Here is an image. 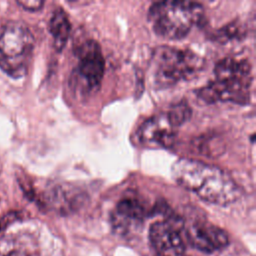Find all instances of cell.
Wrapping results in <instances>:
<instances>
[{
    "instance_id": "7c38bea8",
    "label": "cell",
    "mask_w": 256,
    "mask_h": 256,
    "mask_svg": "<svg viewBox=\"0 0 256 256\" xmlns=\"http://www.w3.org/2000/svg\"><path fill=\"white\" fill-rule=\"evenodd\" d=\"M166 114H167L169 120L171 121V123L176 128H178V127L182 126L184 123H186L187 121H189V119L191 118V115H192V110L186 102L182 101L180 103L173 105L171 107L170 111Z\"/></svg>"
},
{
    "instance_id": "ba28073f",
    "label": "cell",
    "mask_w": 256,
    "mask_h": 256,
    "mask_svg": "<svg viewBox=\"0 0 256 256\" xmlns=\"http://www.w3.org/2000/svg\"><path fill=\"white\" fill-rule=\"evenodd\" d=\"M176 129L167 114H159L146 120L139 128L137 136L145 146L170 148L176 140Z\"/></svg>"
},
{
    "instance_id": "7a4b0ae2",
    "label": "cell",
    "mask_w": 256,
    "mask_h": 256,
    "mask_svg": "<svg viewBox=\"0 0 256 256\" xmlns=\"http://www.w3.org/2000/svg\"><path fill=\"white\" fill-rule=\"evenodd\" d=\"M215 79L201 88L197 96L208 104L232 102L248 104L252 85V67L246 60L225 58L214 68Z\"/></svg>"
},
{
    "instance_id": "2e32d148",
    "label": "cell",
    "mask_w": 256,
    "mask_h": 256,
    "mask_svg": "<svg viewBox=\"0 0 256 256\" xmlns=\"http://www.w3.org/2000/svg\"><path fill=\"white\" fill-rule=\"evenodd\" d=\"M5 256H29L27 252L25 251H14V252H11Z\"/></svg>"
},
{
    "instance_id": "9a60e30c",
    "label": "cell",
    "mask_w": 256,
    "mask_h": 256,
    "mask_svg": "<svg viewBox=\"0 0 256 256\" xmlns=\"http://www.w3.org/2000/svg\"><path fill=\"white\" fill-rule=\"evenodd\" d=\"M19 219V214L17 212H9L3 217L0 218V234L7 229L8 226H10L12 223L17 221Z\"/></svg>"
},
{
    "instance_id": "52a82bcc",
    "label": "cell",
    "mask_w": 256,
    "mask_h": 256,
    "mask_svg": "<svg viewBox=\"0 0 256 256\" xmlns=\"http://www.w3.org/2000/svg\"><path fill=\"white\" fill-rule=\"evenodd\" d=\"M183 222L176 216L153 223L149 239L158 256H185V243L181 236Z\"/></svg>"
},
{
    "instance_id": "6da1fadb",
    "label": "cell",
    "mask_w": 256,
    "mask_h": 256,
    "mask_svg": "<svg viewBox=\"0 0 256 256\" xmlns=\"http://www.w3.org/2000/svg\"><path fill=\"white\" fill-rule=\"evenodd\" d=\"M171 173L179 186L208 203L227 206L240 196V189L230 175L214 165L181 158L173 164Z\"/></svg>"
},
{
    "instance_id": "5b68a950",
    "label": "cell",
    "mask_w": 256,
    "mask_h": 256,
    "mask_svg": "<svg viewBox=\"0 0 256 256\" xmlns=\"http://www.w3.org/2000/svg\"><path fill=\"white\" fill-rule=\"evenodd\" d=\"M34 44V36L24 23H6L0 32V69L15 79L25 76Z\"/></svg>"
},
{
    "instance_id": "8fae6325",
    "label": "cell",
    "mask_w": 256,
    "mask_h": 256,
    "mask_svg": "<svg viewBox=\"0 0 256 256\" xmlns=\"http://www.w3.org/2000/svg\"><path fill=\"white\" fill-rule=\"evenodd\" d=\"M49 31L54 40V48L61 52L67 45L71 32L68 15L62 8L54 10L49 22Z\"/></svg>"
},
{
    "instance_id": "277c9868",
    "label": "cell",
    "mask_w": 256,
    "mask_h": 256,
    "mask_svg": "<svg viewBox=\"0 0 256 256\" xmlns=\"http://www.w3.org/2000/svg\"><path fill=\"white\" fill-rule=\"evenodd\" d=\"M204 60L189 49L159 47L152 59V78L157 88H169L192 79L204 68Z\"/></svg>"
},
{
    "instance_id": "5bb4252c",
    "label": "cell",
    "mask_w": 256,
    "mask_h": 256,
    "mask_svg": "<svg viewBox=\"0 0 256 256\" xmlns=\"http://www.w3.org/2000/svg\"><path fill=\"white\" fill-rule=\"evenodd\" d=\"M44 1L42 0H18L17 4L22 7L24 10L30 12H36L42 9L44 6Z\"/></svg>"
},
{
    "instance_id": "30bf717a",
    "label": "cell",
    "mask_w": 256,
    "mask_h": 256,
    "mask_svg": "<svg viewBox=\"0 0 256 256\" xmlns=\"http://www.w3.org/2000/svg\"><path fill=\"white\" fill-rule=\"evenodd\" d=\"M143 205L134 198L121 200L112 213V227L120 235H127L139 228L144 220Z\"/></svg>"
},
{
    "instance_id": "4fadbf2b",
    "label": "cell",
    "mask_w": 256,
    "mask_h": 256,
    "mask_svg": "<svg viewBox=\"0 0 256 256\" xmlns=\"http://www.w3.org/2000/svg\"><path fill=\"white\" fill-rule=\"evenodd\" d=\"M242 33L243 30L239 23H231L217 32L216 39L222 43H225L233 39H239Z\"/></svg>"
},
{
    "instance_id": "8992f818",
    "label": "cell",
    "mask_w": 256,
    "mask_h": 256,
    "mask_svg": "<svg viewBox=\"0 0 256 256\" xmlns=\"http://www.w3.org/2000/svg\"><path fill=\"white\" fill-rule=\"evenodd\" d=\"M77 58V83L88 92L97 90L105 71V60L100 45L95 40L86 41L79 47Z\"/></svg>"
},
{
    "instance_id": "9c48e42d",
    "label": "cell",
    "mask_w": 256,
    "mask_h": 256,
    "mask_svg": "<svg viewBox=\"0 0 256 256\" xmlns=\"http://www.w3.org/2000/svg\"><path fill=\"white\" fill-rule=\"evenodd\" d=\"M189 243L203 253H214L223 250L229 244L227 233L207 222H196L186 232Z\"/></svg>"
},
{
    "instance_id": "3957f363",
    "label": "cell",
    "mask_w": 256,
    "mask_h": 256,
    "mask_svg": "<svg viewBox=\"0 0 256 256\" xmlns=\"http://www.w3.org/2000/svg\"><path fill=\"white\" fill-rule=\"evenodd\" d=\"M204 17L203 6L186 0L155 2L148 12V19L156 35L168 40L186 37Z\"/></svg>"
}]
</instances>
